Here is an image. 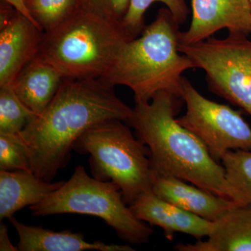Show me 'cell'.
Segmentation results:
<instances>
[{
	"mask_svg": "<svg viewBox=\"0 0 251 251\" xmlns=\"http://www.w3.org/2000/svg\"><path fill=\"white\" fill-rule=\"evenodd\" d=\"M1 1H3L4 2H6V4H9L10 6H12L13 8H14L15 9L17 10V11L21 12V14H23L24 16H25L26 17L29 18V19L31 20L34 24L38 26V25L36 24L34 18L31 16L29 9H28L25 0H1ZM38 27H39V26H38ZM39 29H40V28H39Z\"/></svg>",
	"mask_w": 251,
	"mask_h": 251,
	"instance_id": "cell-24",
	"label": "cell"
},
{
	"mask_svg": "<svg viewBox=\"0 0 251 251\" xmlns=\"http://www.w3.org/2000/svg\"><path fill=\"white\" fill-rule=\"evenodd\" d=\"M205 241L195 244H179V251H251V206L237 205L213 221Z\"/></svg>",
	"mask_w": 251,
	"mask_h": 251,
	"instance_id": "cell-13",
	"label": "cell"
},
{
	"mask_svg": "<svg viewBox=\"0 0 251 251\" xmlns=\"http://www.w3.org/2000/svg\"><path fill=\"white\" fill-rule=\"evenodd\" d=\"M39 28L47 31L57 27L78 8L77 0H25Z\"/></svg>",
	"mask_w": 251,
	"mask_h": 251,
	"instance_id": "cell-20",
	"label": "cell"
},
{
	"mask_svg": "<svg viewBox=\"0 0 251 251\" xmlns=\"http://www.w3.org/2000/svg\"><path fill=\"white\" fill-rule=\"evenodd\" d=\"M249 1H250V4H251V0H249Z\"/></svg>",
	"mask_w": 251,
	"mask_h": 251,
	"instance_id": "cell-25",
	"label": "cell"
},
{
	"mask_svg": "<svg viewBox=\"0 0 251 251\" xmlns=\"http://www.w3.org/2000/svg\"><path fill=\"white\" fill-rule=\"evenodd\" d=\"M130 207L141 221L163 229L165 237L171 241L175 232L202 239L209 236L212 228L211 221L167 202L152 191L140 196Z\"/></svg>",
	"mask_w": 251,
	"mask_h": 251,
	"instance_id": "cell-11",
	"label": "cell"
},
{
	"mask_svg": "<svg viewBox=\"0 0 251 251\" xmlns=\"http://www.w3.org/2000/svg\"><path fill=\"white\" fill-rule=\"evenodd\" d=\"M65 181H46L32 172L0 171V219L45 201Z\"/></svg>",
	"mask_w": 251,
	"mask_h": 251,
	"instance_id": "cell-14",
	"label": "cell"
},
{
	"mask_svg": "<svg viewBox=\"0 0 251 251\" xmlns=\"http://www.w3.org/2000/svg\"><path fill=\"white\" fill-rule=\"evenodd\" d=\"M155 2L164 4L179 25L187 19L189 9L186 0H130L129 7L122 21V25L133 39L143 32L145 27L144 16L147 9Z\"/></svg>",
	"mask_w": 251,
	"mask_h": 251,
	"instance_id": "cell-19",
	"label": "cell"
},
{
	"mask_svg": "<svg viewBox=\"0 0 251 251\" xmlns=\"http://www.w3.org/2000/svg\"><path fill=\"white\" fill-rule=\"evenodd\" d=\"M11 224L19 237L18 251H133L128 245L106 244L105 243L87 242L80 234L71 231H54L37 226H29L19 222L14 216L10 218Z\"/></svg>",
	"mask_w": 251,
	"mask_h": 251,
	"instance_id": "cell-15",
	"label": "cell"
},
{
	"mask_svg": "<svg viewBox=\"0 0 251 251\" xmlns=\"http://www.w3.org/2000/svg\"><path fill=\"white\" fill-rule=\"evenodd\" d=\"M183 102L171 92H158L149 101H135L126 122L150 150L154 176L179 178L243 205L223 165L200 138L176 121Z\"/></svg>",
	"mask_w": 251,
	"mask_h": 251,
	"instance_id": "cell-2",
	"label": "cell"
},
{
	"mask_svg": "<svg viewBox=\"0 0 251 251\" xmlns=\"http://www.w3.org/2000/svg\"><path fill=\"white\" fill-rule=\"evenodd\" d=\"M43 33L14 8L1 11L0 87L12 86L23 68L38 55Z\"/></svg>",
	"mask_w": 251,
	"mask_h": 251,
	"instance_id": "cell-9",
	"label": "cell"
},
{
	"mask_svg": "<svg viewBox=\"0 0 251 251\" xmlns=\"http://www.w3.org/2000/svg\"><path fill=\"white\" fill-rule=\"evenodd\" d=\"M221 161L226 179L239 195L243 205L251 206V151L231 150Z\"/></svg>",
	"mask_w": 251,
	"mask_h": 251,
	"instance_id": "cell-17",
	"label": "cell"
},
{
	"mask_svg": "<svg viewBox=\"0 0 251 251\" xmlns=\"http://www.w3.org/2000/svg\"><path fill=\"white\" fill-rule=\"evenodd\" d=\"M133 38L122 23L78 7L57 27L44 31L37 57L63 78H102L122 46Z\"/></svg>",
	"mask_w": 251,
	"mask_h": 251,
	"instance_id": "cell-4",
	"label": "cell"
},
{
	"mask_svg": "<svg viewBox=\"0 0 251 251\" xmlns=\"http://www.w3.org/2000/svg\"><path fill=\"white\" fill-rule=\"evenodd\" d=\"M127 205L115 183L92 177L83 166H79L69 181L45 201L30 206V209L34 216L77 214L97 216L125 242L133 244L148 242L153 229Z\"/></svg>",
	"mask_w": 251,
	"mask_h": 251,
	"instance_id": "cell-6",
	"label": "cell"
},
{
	"mask_svg": "<svg viewBox=\"0 0 251 251\" xmlns=\"http://www.w3.org/2000/svg\"><path fill=\"white\" fill-rule=\"evenodd\" d=\"M179 26L169 10L160 9L141 36L125 43L100 79L113 87H128L135 101H149L160 92L181 97L182 74L196 67L180 52Z\"/></svg>",
	"mask_w": 251,
	"mask_h": 251,
	"instance_id": "cell-3",
	"label": "cell"
},
{
	"mask_svg": "<svg viewBox=\"0 0 251 251\" xmlns=\"http://www.w3.org/2000/svg\"><path fill=\"white\" fill-rule=\"evenodd\" d=\"M63 80L53 67L36 56L23 68L11 87L23 103L39 115L53 99Z\"/></svg>",
	"mask_w": 251,
	"mask_h": 251,
	"instance_id": "cell-16",
	"label": "cell"
},
{
	"mask_svg": "<svg viewBox=\"0 0 251 251\" xmlns=\"http://www.w3.org/2000/svg\"><path fill=\"white\" fill-rule=\"evenodd\" d=\"M181 98L186 110L176 121L201 139L216 161L231 150L251 151V128L240 112L203 97L184 77Z\"/></svg>",
	"mask_w": 251,
	"mask_h": 251,
	"instance_id": "cell-8",
	"label": "cell"
},
{
	"mask_svg": "<svg viewBox=\"0 0 251 251\" xmlns=\"http://www.w3.org/2000/svg\"></svg>",
	"mask_w": 251,
	"mask_h": 251,
	"instance_id": "cell-26",
	"label": "cell"
},
{
	"mask_svg": "<svg viewBox=\"0 0 251 251\" xmlns=\"http://www.w3.org/2000/svg\"><path fill=\"white\" fill-rule=\"evenodd\" d=\"M192 20L188 30L180 32V44H196L221 29L251 34L249 0H191Z\"/></svg>",
	"mask_w": 251,
	"mask_h": 251,
	"instance_id": "cell-10",
	"label": "cell"
},
{
	"mask_svg": "<svg viewBox=\"0 0 251 251\" xmlns=\"http://www.w3.org/2000/svg\"><path fill=\"white\" fill-rule=\"evenodd\" d=\"M0 171L31 172L29 150L21 132L0 133Z\"/></svg>",
	"mask_w": 251,
	"mask_h": 251,
	"instance_id": "cell-21",
	"label": "cell"
},
{
	"mask_svg": "<svg viewBox=\"0 0 251 251\" xmlns=\"http://www.w3.org/2000/svg\"><path fill=\"white\" fill-rule=\"evenodd\" d=\"M151 191L167 202L211 222L229 208L239 204L195 185L188 184L184 180L166 175L154 176Z\"/></svg>",
	"mask_w": 251,
	"mask_h": 251,
	"instance_id": "cell-12",
	"label": "cell"
},
{
	"mask_svg": "<svg viewBox=\"0 0 251 251\" xmlns=\"http://www.w3.org/2000/svg\"><path fill=\"white\" fill-rule=\"evenodd\" d=\"M125 122L112 120L94 126L81 135L74 149L90 155L94 177L115 183L130 206L151 191L155 176L150 150Z\"/></svg>",
	"mask_w": 251,
	"mask_h": 251,
	"instance_id": "cell-5",
	"label": "cell"
},
{
	"mask_svg": "<svg viewBox=\"0 0 251 251\" xmlns=\"http://www.w3.org/2000/svg\"><path fill=\"white\" fill-rule=\"evenodd\" d=\"M180 52L202 69L211 92L251 116V41L247 34L229 32L196 44H179Z\"/></svg>",
	"mask_w": 251,
	"mask_h": 251,
	"instance_id": "cell-7",
	"label": "cell"
},
{
	"mask_svg": "<svg viewBox=\"0 0 251 251\" xmlns=\"http://www.w3.org/2000/svg\"><path fill=\"white\" fill-rule=\"evenodd\" d=\"M36 115L11 86L0 87V133H20Z\"/></svg>",
	"mask_w": 251,
	"mask_h": 251,
	"instance_id": "cell-18",
	"label": "cell"
},
{
	"mask_svg": "<svg viewBox=\"0 0 251 251\" xmlns=\"http://www.w3.org/2000/svg\"><path fill=\"white\" fill-rule=\"evenodd\" d=\"M114 87L100 78L63 80L45 110L21 132L36 176L52 181L69 161L77 140L94 126L108 120L128 121L133 108L119 98Z\"/></svg>",
	"mask_w": 251,
	"mask_h": 251,
	"instance_id": "cell-1",
	"label": "cell"
},
{
	"mask_svg": "<svg viewBox=\"0 0 251 251\" xmlns=\"http://www.w3.org/2000/svg\"><path fill=\"white\" fill-rule=\"evenodd\" d=\"M130 0H77L78 7L122 23Z\"/></svg>",
	"mask_w": 251,
	"mask_h": 251,
	"instance_id": "cell-22",
	"label": "cell"
},
{
	"mask_svg": "<svg viewBox=\"0 0 251 251\" xmlns=\"http://www.w3.org/2000/svg\"><path fill=\"white\" fill-rule=\"evenodd\" d=\"M0 251H18V247H14L10 241L7 227L4 224H1V226H0Z\"/></svg>",
	"mask_w": 251,
	"mask_h": 251,
	"instance_id": "cell-23",
	"label": "cell"
}]
</instances>
